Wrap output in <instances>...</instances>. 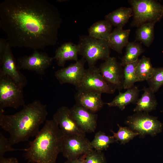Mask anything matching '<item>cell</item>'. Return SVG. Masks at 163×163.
Returning a JSON list of instances; mask_svg holds the SVG:
<instances>
[{
    "mask_svg": "<svg viewBox=\"0 0 163 163\" xmlns=\"http://www.w3.org/2000/svg\"><path fill=\"white\" fill-rule=\"evenodd\" d=\"M25 104L23 88L7 76H0V112L11 107L18 109Z\"/></svg>",
    "mask_w": 163,
    "mask_h": 163,
    "instance_id": "cell-7",
    "label": "cell"
},
{
    "mask_svg": "<svg viewBox=\"0 0 163 163\" xmlns=\"http://www.w3.org/2000/svg\"><path fill=\"white\" fill-rule=\"evenodd\" d=\"M78 44L79 54L85 60L88 67L95 66L99 60L105 61L110 57V49L107 41L83 35L80 36Z\"/></svg>",
    "mask_w": 163,
    "mask_h": 163,
    "instance_id": "cell-5",
    "label": "cell"
},
{
    "mask_svg": "<svg viewBox=\"0 0 163 163\" xmlns=\"http://www.w3.org/2000/svg\"><path fill=\"white\" fill-rule=\"evenodd\" d=\"M53 119L65 136L77 135L86 136V133L78 126L74 119L70 109L66 106L59 107L53 115Z\"/></svg>",
    "mask_w": 163,
    "mask_h": 163,
    "instance_id": "cell-13",
    "label": "cell"
},
{
    "mask_svg": "<svg viewBox=\"0 0 163 163\" xmlns=\"http://www.w3.org/2000/svg\"><path fill=\"white\" fill-rule=\"evenodd\" d=\"M155 22L143 24L137 27L136 32V41L140 42L149 47L154 38V26Z\"/></svg>",
    "mask_w": 163,
    "mask_h": 163,
    "instance_id": "cell-23",
    "label": "cell"
},
{
    "mask_svg": "<svg viewBox=\"0 0 163 163\" xmlns=\"http://www.w3.org/2000/svg\"><path fill=\"white\" fill-rule=\"evenodd\" d=\"M13 145L8 139L0 133V157L4 156L6 152L16 150H23V149H17L12 147Z\"/></svg>",
    "mask_w": 163,
    "mask_h": 163,
    "instance_id": "cell-31",
    "label": "cell"
},
{
    "mask_svg": "<svg viewBox=\"0 0 163 163\" xmlns=\"http://www.w3.org/2000/svg\"><path fill=\"white\" fill-rule=\"evenodd\" d=\"M149 58L143 56L139 59L136 68L138 82L147 81L151 76L154 70Z\"/></svg>",
    "mask_w": 163,
    "mask_h": 163,
    "instance_id": "cell-25",
    "label": "cell"
},
{
    "mask_svg": "<svg viewBox=\"0 0 163 163\" xmlns=\"http://www.w3.org/2000/svg\"><path fill=\"white\" fill-rule=\"evenodd\" d=\"M125 123L142 137L149 135L154 137L162 131L163 125L156 117L144 112H136L128 117Z\"/></svg>",
    "mask_w": 163,
    "mask_h": 163,
    "instance_id": "cell-6",
    "label": "cell"
},
{
    "mask_svg": "<svg viewBox=\"0 0 163 163\" xmlns=\"http://www.w3.org/2000/svg\"><path fill=\"white\" fill-rule=\"evenodd\" d=\"M132 16L133 11L131 8L121 7L106 15L105 19L112 26L123 28Z\"/></svg>",
    "mask_w": 163,
    "mask_h": 163,
    "instance_id": "cell-21",
    "label": "cell"
},
{
    "mask_svg": "<svg viewBox=\"0 0 163 163\" xmlns=\"http://www.w3.org/2000/svg\"><path fill=\"white\" fill-rule=\"evenodd\" d=\"M112 25L104 19L97 21L92 24L88 29L89 36L97 39L108 41L112 32Z\"/></svg>",
    "mask_w": 163,
    "mask_h": 163,
    "instance_id": "cell-22",
    "label": "cell"
},
{
    "mask_svg": "<svg viewBox=\"0 0 163 163\" xmlns=\"http://www.w3.org/2000/svg\"><path fill=\"white\" fill-rule=\"evenodd\" d=\"M116 58L110 57L101 64L98 68L100 72L106 82L116 90L123 88V69Z\"/></svg>",
    "mask_w": 163,
    "mask_h": 163,
    "instance_id": "cell-10",
    "label": "cell"
},
{
    "mask_svg": "<svg viewBox=\"0 0 163 163\" xmlns=\"http://www.w3.org/2000/svg\"><path fill=\"white\" fill-rule=\"evenodd\" d=\"M86 154L82 155L75 159L67 160L64 163H85V159Z\"/></svg>",
    "mask_w": 163,
    "mask_h": 163,
    "instance_id": "cell-32",
    "label": "cell"
},
{
    "mask_svg": "<svg viewBox=\"0 0 163 163\" xmlns=\"http://www.w3.org/2000/svg\"><path fill=\"white\" fill-rule=\"evenodd\" d=\"M65 136L53 119L46 120L28 147L24 149L26 158L35 163H56L58 155L62 152Z\"/></svg>",
    "mask_w": 163,
    "mask_h": 163,
    "instance_id": "cell-3",
    "label": "cell"
},
{
    "mask_svg": "<svg viewBox=\"0 0 163 163\" xmlns=\"http://www.w3.org/2000/svg\"><path fill=\"white\" fill-rule=\"evenodd\" d=\"M48 114L46 105L35 100L25 104L21 110L14 114L6 115L0 112V126L9 134V139L13 145L35 137Z\"/></svg>",
    "mask_w": 163,
    "mask_h": 163,
    "instance_id": "cell-2",
    "label": "cell"
},
{
    "mask_svg": "<svg viewBox=\"0 0 163 163\" xmlns=\"http://www.w3.org/2000/svg\"><path fill=\"white\" fill-rule=\"evenodd\" d=\"M86 61L83 57L78 61L55 72V75L61 84L68 83L75 86L82 78L85 69Z\"/></svg>",
    "mask_w": 163,
    "mask_h": 163,
    "instance_id": "cell-14",
    "label": "cell"
},
{
    "mask_svg": "<svg viewBox=\"0 0 163 163\" xmlns=\"http://www.w3.org/2000/svg\"><path fill=\"white\" fill-rule=\"evenodd\" d=\"M126 47L125 54L121 59L120 64L123 67L127 63L137 61L139 56L145 51L141 43L136 41L129 42Z\"/></svg>",
    "mask_w": 163,
    "mask_h": 163,
    "instance_id": "cell-24",
    "label": "cell"
},
{
    "mask_svg": "<svg viewBox=\"0 0 163 163\" xmlns=\"http://www.w3.org/2000/svg\"><path fill=\"white\" fill-rule=\"evenodd\" d=\"M0 163H19L15 158H6L4 156L0 157Z\"/></svg>",
    "mask_w": 163,
    "mask_h": 163,
    "instance_id": "cell-33",
    "label": "cell"
},
{
    "mask_svg": "<svg viewBox=\"0 0 163 163\" xmlns=\"http://www.w3.org/2000/svg\"><path fill=\"white\" fill-rule=\"evenodd\" d=\"M119 129L117 133L112 130L110 131L113 134V136L117 141H120L121 144H125L139 134L132 131L129 127H122L117 124Z\"/></svg>",
    "mask_w": 163,
    "mask_h": 163,
    "instance_id": "cell-28",
    "label": "cell"
},
{
    "mask_svg": "<svg viewBox=\"0 0 163 163\" xmlns=\"http://www.w3.org/2000/svg\"><path fill=\"white\" fill-rule=\"evenodd\" d=\"M117 142L113 136L107 135L100 131L96 133L91 144L93 149L102 151L107 150L110 144Z\"/></svg>",
    "mask_w": 163,
    "mask_h": 163,
    "instance_id": "cell-26",
    "label": "cell"
},
{
    "mask_svg": "<svg viewBox=\"0 0 163 163\" xmlns=\"http://www.w3.org/2000/svg\"><path fill=\"white\" fill-rule=\"evenodd\" d=\"M77 91L95 92L101 94H113L116 90L110 86L95 66L85 69L83 75L75 86Z\"/></svg>",
    "mask_w": 163,
    "mask_h": 163,
    "instance_id": "cell-8",
    "label": "cell"
},
{
    "mask_svg": "<svg viewBox=\"0 0 163 163\" xmlns=\"http://www.w3.org/2000/svg\"><path fill=\"white\" fill-rule=\"evenodd\" d=\"M100 93L83 91H77L75 95L76 104L93 113L101 110L105 103Z\"/></svg>",
    "mask_w": 163,
    "mask_h": 163,
    "instance_id": "cell-16",
    "label": "cell"
},
{
    "mask_svg": "<svg viewBox=\"0 0 163 163\" xmlns=\"http://www.w3.org/2000/svg\"><path fill=\"white\" fill-rule=\"evenodd\" d=\"M53 59V57L49 56L45 53L34 50L31 55L25 56L18 58L17 62L19 69L33 71L43 75Z\"/></svg>",
    "mask_w": 163,
    "mask_h": 163,
    "instance_id": "cell-12",
    "label": "cell"
},
{
    "mask_svg": "<svg viewBox=\"0 0 163 163\" xmlns=\"http://www.w3.org/2000/svg\"><path fill=\"white\" fill-rule=\"evenodd\" d=\"M142 90L143 93L137 100L133 110L135 112L149 113L156 109L158 103L155 93L149 87H144Z\"/></svg>",
    "mask_w": 163,
    "mask_h": 163,
    "instance_id": "cell-20",
    "label": "cell"
},
{
    "mask_svg": "<svg viewBox=\"0 0 163 163\" xmlns=\"http://www.w3.org/2000/svg\"><path fill=\"white\" fill-rule=\"evenodd\" d=\"M139 59L135 62L126 64L123 69L124 81L123 88L127 89L131 88L134 84L138 82L136 75V68Z\"/></svg>",
    "mask_w": 163,
    "mask_h": 163,
    "instance_id": "cell-27",
    "label": "cell"
},
{
    "mask_svg": "<svg viewBox=\"0 0 163 163\" xmlns=\"http://www.w3.org/2000/svg\"><path fill=\"white\" fill-rule=\"evenodd\" d=\"M93 149L86 136L72 135L65 136L62 152L67 160H72L87 154Z\"/></svg>",
    "mask_w": 163,
    "mask_h": 163,
    "instance_id": "cell-9",
    "label": "cell"
},
{
    "mask_svg": "<svg viewBox=\"0 0 163 163\" xmlns=\"http://www.w3.org/2000/svg\"><path fill=\"white\" fill-rule=\"evenodd\" d=\"M0 26L11 47L34 50L55 45L62 18L45 0H5L0 4Z\"/></svg>",
    "mask_w": 163,
    "mask_h": 163,
    "instance_id": "cell-1",
    "label": "cell"
},
{
    "mask_svg": "<svg viewBox=\"0 0 163 163\" xmlns=\"http://www.w3.org/2000/svg\"><path fill=\"white\" fill-rule=\"evenodd\" d=\"M76 123L85 133L94 132L97 127V115L77 104L70 108Z\"/></svg>",
    "mask_w": 163,
    "mask_h": 163,
    "instance_id": "cell-15",
    "label": "cell"
},
{
    "mask_svg": "<svg viewBox=\"0 0 163 163\" xmlns=\"http://www.w3.org/2000/svg\"><path fill=\"white\" fill-rule=\"evenodd\" d=\"M10 43L0 56V76H7L23 88L27 83L25 76L20 71L11 50Z\"/></svg>",
    "mask_w": 163,
    "mask_h": 163,
    "instance_id": "cell-11",
    "label": "cell"
},
{
    "mask_svg": "<svg viewBox=\"0 0 163 163\" xmlns=\"http://www.w3.org/2000/svg\"><path fill=\"white\" fill-rule=\"evenodd\" d=\"M133 11L132 27L149 22L159 21L163 17V6L155 0H129Z\"/></svg>",
    "mask_w": 163,
    "mask_h": 163,
    "instance_id": "cell-4",
    "label": "cell"
},
{
    "mask_svg": "<svg viewBox=\"0 0 163 163\" xmlns=\"http://www.w3.org/2000/svg\"><path fill=\"white\" fill-rule=\"evenodd\" d=\"M146 81L154 93L158 91L163 85V67L154 68L151 76Z\"/></svg>",
    "mask_w": 163,
    "mask_h": 163,
    "instance_id": "cell-29",
    "label": "cell"
},
{
    "mask_svg": "<svg viewBox=\"0 0 163 163\" xmlns=\"http://www.w3.org/2000/svg\"><path fill=\"white\" fill-rule=\"evenodd\" d=\"M130 32V29L123 30L122 28H115L111 32L107 41L110 49L122 54L123 49L126 46L129 42Z\"/></svg>",
    "mask_w": 163,
    "mask_h": 163,
    "instance_id": "cell-19",
    "label": "cell"
},
{
    "mask_svg": "<svg viewBox=\"0 0 163 163\" xmlns=\"http://www.w3.org/2000/svg\"><path fill=\"white\" fill-rule=\"evenodd\" d=\"M140 92L138 87L134 85L124 92L119 91L118 94L111 102L105 104L109 107H117L123 110L127 105L136 104L139 98Z\"/></svg>",
    "mask_w": 163,
    "mask_h": 163,
    "instance_id": "cell-18",
    "label": "cell"
},
{
    "mask_svg": "<svg viewBox=\"0 0 163 163\" xmlns=\"http://www.w3.org/2000/svg\"><path fill=\"white\" fill-rule=\"evenodd\" d=\"M85 163H107V161L102 151L93 149L86 154Z\"/></svg>",
    "mask_w": 163,
    "mask_h": 163,
    "instance_id": "cell-30",
    "label": "cell"
},
{
    "mask_svg": "<svg viewBox=\"0 0 163 163\" xmlns=\"http://www.w3.org/2000/svg\"><path fill=\"white\" fill-rule=\"evenodd\" d=\"M79 47L78 44L72 42L65 43L56 49L54 59L56 60L59 66L64 67L67 61L78 60Z\"/></svg>",
    "mask_w": 163,
    "mask_h": 163,
    "instance_id": "cell-17",
    "label": "cell"
}]
</instances>
